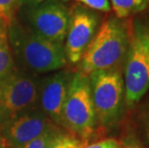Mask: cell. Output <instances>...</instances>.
Instances as JSON below:
<instances>
[{
  "instance_id": "1",
  "label": "cell",
  "mask_w": 149,
  "mask_h": 148,
  "mask_svg": "<svg viewBox=\"0 0 149 148\" xmlns=\"http://www.w3.org/2000/svg\"><path fill=\"white\" fill-rule=\"evenodd\" d=\"M8 40L19 69L34 75L66 67L64 45L38 36L17 18L8 25Z\"/></svg>"
},
{
  "instance_id": "2",
  "label": "cell",
  "mask_w": 149,
  "mask_h": 148,
  "mask_svg": "<svg viewBox=\"0 0 149 148\" xmlns=\"http://www.w3.org/2000/svg\"><path fill=\"white\" fill-rule=\"evenodd\" d=\"M132 29L125 18H105L79 62V71L90 75L98 70L120 69L127 55Z\"/></svg>"
},
{
  "instance_id": "3",
  "label": "cell",
  "mask_w": 149,
  "mask_h": 148,
  "mask_svg": "<svg viewBox=\"0 0 149 148\" xmlns=\"http://www.w3.org/2000/svg\"><path fill=\"white\" fill-rule=\"evenodd\" d=\"M124 98L128 106L141 100L149 90V25L136 21L124 61Z\"/></svg>"
},
{
  "instance_id": "4",
  "label": "cell",
  "mask_w": 149,
  "mask_h": 148,
  "mask_svg": "<svg viewBox=\"0 0 149 148\" xmlns=\"http://www.w3.org/2000/svg\"><path fill=\"white\" fill-rule=\"evenodd\" d=\"M96 115L91 99L90 77L77 71L72 75L68 96L63 108L62 127L82 140L93 133Z\"/></svg>"
},
{
  "instance_id": "5",
  "label": "cell",
  "mask_w": 149,
  "mask_h": 148,
  "mask_svg": "<svg viewBox=\"0 0 149 148\" xmlns=\"http://www.w3.org/2000/svg\"><path fill=\"white\" fill-rule=\"evenodd\" d=\"M96 120L113 123L120 115L124 99V82L120 69L98 70L88 75Z\"/></svg>"
},
{
  "instance_id": "6",
  "label": "cell",
  "mask_w": 149,
  "mask_h": 148,
  "mask_svg": "<svg viewBox=\"0 0 149 148\" xmlns=\"http://www.w3.org/2000/svg\"><path fill=\"white\" fill-rule=\"evenodd\" d=\"M39 79L29 72L15 67L0 80V104L5 120L38 108Z\"/></svg>"
},
{
  "instance_id": "7",
  "label": "cell",
  "mask_w": 149,
  "mask_h": 148,
  "mask_svg": "<svg viewBox=\"0 0 149 148\" xmlns=\"http://www.w3.org/2000/svg\"><path fill=\"white\" fill-rule=\"evenodd\" d=\"M25 26L38 36L64 45L69 21V8L62 0H44L26 6Z\"/></svg>"
},
{
  "instance_id": "8",
  "label": "cell",
  "mask_w": 149,
  "mask_h": 148,
  "mask_svg": "<svg viewBox=\"0 0 149 148\" xmlns=\"http://www.w3.org/2000/svg\"><path fill=\"white\" fill-rule=\"evenodd\" d=\"M69 8V21L64 48L68 63L78 65L98 31L100 15L76 3Z\"/></svg>"
},
{
  "instance_id": "9",
  "label": "cell",
  "mask_w": 149,
  "mask_h": 148,
  "mask_svg": "<svg viewBox=\"0 0 149 148\" xmlns=\"http://www.w3.org/2000/svg\"><path fill=\"white\" fill-rule=\"evenodd\" d=\"M54 126L39 107L4 120L0 127L3 147L20 148Z\"/></svg>"
},
{
  "instance_id": "10",
  "label": "cell",
  "mask_w": 149,
  "mask_h": 148,
  "mask_svg": "<svg viewBox=\"0 0 149 148\" xmlns=\"http://www.w3.org/2000/svg\"><path fill=\"white\" fill-rule=\"evenodd\" d=\"M73 73L60 69L39 80L38 107L56 126H62L63 108Z\"/></svg>"
},
{
  "instance_id": "11",
  "label": "cell",
  "mask_w": 149,
  "mask_h": 148,
  "mask_svg": "<svg viewBox=\"0 0 149 148\" xmlns=\"http://www.w3.org/2000/svg\"><path fill=\"white\" fill-rule=\"evenodd\" d=\"M112 10L118 18L141 13L149 7V0H109Z\"/></svg>"
},
{
  "instance_id": "12",
  "label": "cell",
  "mask_w": 149,
  "mask_h": 148,
  "mask_svg": "<svg viewBox=\"0 0 149 148\" xmlns=\"http://www.w3.org/2000/svg\"><path fill=\"white\" fill-rule=\"evenodd\" d=\"M15 63L8 40V29L0 34V80L14 70Z\"/></svg>"
},
{
  "instance_id": "13",
  "label": "cell",
  "mask_w": 149,
  "mask_h": 148,
  "mask_svg": "<svg viewBox=\"0 0 149 148\" xmlns=\"http://www.w3.org/2000/svg\"><path fill=\"white\" fill-rule=\"evenodd\" d=\"M22 6V0H0V17L7 25H10L17 18V12Z\"/></svg>"
},
{
  "instance_id": "14",
  "label": "cell",
  "mask_w": 149,
  "mask_h": 148,
  "mask_svg": "<svg viewBox=\"0 0 149 148\" xmlns=\"http://www.w3.org/2000/svg\"><path fill=\"white\" fill-rule=\"evenodd\" d=\"M60 132L61 130L57 126H54L20 148H49L53 140Z\"/></svg>"
},
{
  "instance_id": "15",
  "label": "cell",
  "mask_w": 149,
  "mask_h": 148,
  "mask_svg": "<svg viewBox=\"0 0 149 148\" xmlns=\"http://www.w3.org/2000/svg\"><path fill=\"white\" fill-rule=\"evenodd\" d=\"M83 142L73 135L60 132L53 140L49 148H83Z\"/></svg>"
},
{
  "instance_id": "16",
  "label": "cell",
  "mask_w": 149,
  "mask_h": 148,
  "mask_svg": "<svg viewBox=\"0 0 149 148\" xmlns=\"http://www.w3.org/2000/svg\"><path fill=\"white\" fill-rule=\"evenodd\" d=\"M62 1H75L85 6V7L97 12L109 13L112 11V7H111V3L109 0H62Z\"/></svg>"
},
{
  "instance_id": "17",
  "label": "cell",
  "mask_w": 149,
  "mask_h": 148,
  "mask_svg": "<svg viewBox=\"0 0 149 148\" xmlns=\"http://www.w3.org/2000/svg\"><path fill=\"white\" fill-rule=\"evenodd\" d=\"M139 123L145 144L149 148V100L142 106L139 115Z\"/></svg>"
},
{
  "instance_id": "18",
  "label": "cell",
  "mask_w": 149,
  "mask_h": 148,
  "mask_svg": "<svg viewBox=\"0 0 149 148\" xmlns=\"http://www.w3.org/2000/svg\"><path fill=\"white\" fill-rule=\"evenodd\" d=\"M83 148H118V142L115 138H105L90 145H84Z\"/></svg>"
},
{
  "instance_id": "19",
  "label": "cell",
  "mask_w": 149,
  "mask_h": 148,
  "mask_svg": "<svg viewBox=\"0 0 149 148\" xmlns=\"http://www.w3.org/2000/svg\"><path fill=\"white\" fill-rule=\"evenodd\" d=\"M120 148H143V147H142L139 143L136 142V141H130V142L122 145Z\"/></svg>"
},
{
  "instance_id": "20",
  "label": "cell",
  "mask_w": 149,
  "mask_h": 148,
  "mask_svg": "<svg viewBox=\"0 0 149 148\" xmlns=\"http://www.w3.org/2000/svg\"><path fill=\"white\" fill-rule=\"evenodd\" d=\"M7 29H8L7 23L5 22V20L3 19L1 17H0V34H1L2 32H4V31H6Z\"/></svg>"
},
{
  "instance_id": "21",
  "label": "cell",
  "mask_w": 149,
  "mask_h": 148,
  "mask_svg": "<svg viewBox=\"0 0 149 148\" xmlns=\"http://www.w3.org/2000/svg\"><path fill=\"white\" fill-rule=\"evenodd\" d=\"M44 1V0H26V3L23 5V6H29V5H36V4H39V3ZM22 6V7H23Z\"/></svg>"
},
{
  "instance_id": "22",
  "label": "cell",
  "mask_w": 149,
  "mask_h": 148,
  "mask_svg": "<svg viewBox=\"0 0 149 148\" xmlns=\"http://www.w3.org/2000/svg\"><path fill=\"white\" fill-rule=\"evenodd\" d=\"M5 120V117H4V114H3V110H2V107H1V104H0V122H3Z\"/></svg>"
},
{
  "instance_id": "23",
  "label": "cell",
  "mask_w": 149,
  "mask_h": 148,
  "mask_svg": "<svg viewBox=\"0 0 149 148\" xmlns=\"http://www.w3.org/2000/svg\"><path fill=\"white\" fill-rule=\"evenodd\" d=\"M0 148H4L2 144V140H1V135H0Z\"/></svg>"
},
{
  "instance_id": "24",
  "label": "cell",
  "mask_w": 149,
  "mask_h": 148,
  "mask_svg": "<svg viewBox=\"0 0 149 148\" xmlns=\"http://www.w3.org/2000/svg\"><path fill=\"white\" fill-rule=\"evenodd\" d=\"M22 2H23V5H24L25 3H26V0H22Z\"/></svg>"
}]
</instances>
